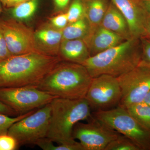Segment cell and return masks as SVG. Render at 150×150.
Wrapping results in <instances>:
<instances>
[{
  "label": "cell",
  "instance_id": "6da1fadb",
  "mask_svg": "<svg viewBox=\"0 0 150 150\" xmlns=\"http://www.w3.org/2000/svg\"><path fill=\"white\" fill-rule=\"evenodd\" d=\"M59 56L38 51L11 56L0 62V88L37 86L59 62Z\"/></svg>",
  "mask_w": 150,
  "mask_h": 150
},
{
  "label": "cell",
  "instance_id": "7a4b0ae2",
  "mask_svg": "<svg viewBox=\"0 0 150 150\" xmlns=\"http://www.w3.org/2000/svg\"><path fill=\"white\" fill-rule=\"evenodd\" d=\"M142 57L140 39L131 38L115 47L90 56L81 64L92 78L103 74L118 77L138 67Z\"/></svg>",
  "mask_w": 150,
  "mask_h": 150
},
{
  "label": "cell",
  "instance_id": "3957f363",
  "mask_svg": "<svg viewBox=\"0 0 150 150\" xmlns=\"http://www.w3.org/2000/svg\"><path fill=\"white\" fill-rule=\"evenodd\" d=\"M92 79L83 65L62 61L44 77L37 87L58 98L81 99L85 98Z\"/></svg>",
  "mask_w": 150,
  "mask_h": 150
},
{
  "label": "cell",
  "instance_id": "277c9868",
  "mask_svg": "<svg viewBox=\"0 0 150 150\" xmlns=\"http://www.w3.org/2000/svg\"><path fill=\"white\" fill-rule=\"evenodd\" d=\"M50 121L46 138L57 144H70L75 124L92 116L91 107L86 98L69 99L56 98L50 103Z\"/></svg>",
  "mask_w": 150,
  "mask_h": 150
},
{
  "label": "cell",
  "instance_id": "5b68a950",
  "mask_svg": "<svg viewBox=\"0 0 150 150\" xmlns=\"http://www.w3.org/2000/svg\"><path fill=\"white\" fill-rule=\"evenodd\" d=\"M92 115L108 127L127 137L140 150H150V131L140 124L125 108L118 106L97 110Z\"/></svg>",
  "mask_w": 150,
  "mask_h": 150
},
{
  "label": "cell",
  "instance_id": "8992f818",
  "mask_svg": "<svg viewBox=\"0 0 150 150\" xmlns=\"http://www.w3.org/2000/svg\"><path fill=\"white\" fill-rule=\"evenodd\" d=\"M51 110L50 103L40 108L14 123L9 129L8 134L16 139L19 146L36 145L39 140L47 137Z\"/></svg>",
  "mask_w": 150,
  "mask_h": 150
},
{
  "label": "cell",
  "instance_id": "52a82bcc",
  "mask_svg": "<svg viewBox=\"0 0 150 150\" xmlns=\"http://www.w3.org/2000/svg\"><path fill=\"white\" fill-rule=\"evenodd\" d=\"M56 98L35 86L0 88V101L19 115L43 107Z\"/></svg>",
  "mask_w": 150,
  "mask_h": 150
},
{
  "label": "cell",
  "instance_id": "ba28073f",
  "mask_svg": "<svg viewBox=\"0 0 150 150\" xmlns=\"http://www.w3.org/2000/svg\"><path fill=\"white\" fill-rule=\"evenodd\" d=\"M117 78L121 91L118 105L125 109L142 102L150 90V68L144 65L139 64Z\"/></svg>",
  "mask_w": 150,
  "mask_h": 150
},
{
  "label": "cell",
  "instance_id": "9c48e42d",
  "mask_svg": "<svg viewBox=\"0 0 150 150\" xmlns=\"http://www.w3.org/2000/svg\"><path fill=\"white\" fill-rule=\"evenodd\" d=\"M88 120L87 123H76L73 131V138L79 140L84 150H105L120 134L92 115Z\"/></svg>",
  "mask_w": 150,
  "mask_h": 150
},
{
  "label": "cell",
  "instance_id": "30bf717a",
  "mask_svg": "<svg viewBox=\"0 0 150 150\" xmlns=\"http://www.w3.org/2000/svg\"><path fill=\"white\" fill-rule=\"evenodd\" d=\"M121 97L117 77L103 74L92 78L85 98L91 108L97 110H108L118 105Z\"/></svg>",
  "mask_w": 150,
  "mask_h": 150
},
{
  "label": "cell",
  "instance_id": "8fae6325",
  "mask_svg": "<svg viewBox=\"0 0 150 150\" xmlns=\"http://www.w3.org/2000/svg\"><path fill=\"white\" fill-rule=\"evenodd\" d=\"M0 29L12 56L38 51L34 31L21 22L0 18Z\"/></svg>",
  "mask_w": 150,
  "mask_h": 150
},
{
  "label": "cell",
  "instance_id": "7c38bea8",
  "mask_svg": "<svg viewBox=\"0 0 150 150\" xmlns=\"http://www.w3.org/2000/svg\"><path fill=\"white\" fill-rule=\"evenodd\" d=\"M121 12L129 25L131 36L140 38L144 35L146 13L138 0H110Z\"/></svg>",
  "mask_w": 150,
  "mask_h": 150
},
{
  "label": "cell",
  "instance_id": "4fadbf2b",
  "mask_svg": "<svg viewBox=\"0 0 150 150\" xmlns=\"http://www.w3.org/2000/svg\"><path fill=\"white\" fill-rule=\"evenodd\" d=\"M34 32L38 51L48 56H59L63 30L57 29L49 23L40 25Z\"/></svg>",
  "mask_w": 150,
  "mask_h": 150
},
{
  "label": "cell",
  "instance_id": "5bb4252c",
  "mask_svg": "<svg viewBox=\"0 0 150 150\" xmlns=\"http://www.w3.org/2000/svg\"><path fill=\"white\" fill-rule=\"evenodd\" d=\"M125 40L126 39L121 35L100 25L92 29L88 36L83 40L91 56L115 47Z\"/></svg>",
  "mask_w": 150,
  "mask_h": 150
},
{
  "label": "cell",
  "instance_id": "9a60e30c",
  "mask_svg": "<svg viewBox=\"0 0 150 150\" xmlns=\"http://www.w3.org/2000/svg\"><path fill=\"white\" fill-rule=\"evenodd\" d=\"M59 56L62 61L81 64L90 55L83 40L74 39L62 41Z\"/></svg>",
  "mask_w": 150,
  "mask_h": 150
},
{
  "label": "cell",
  "instance_id": "2e32d148",
  "mask_svg": "<svg viewBox=\"0 0 150 150\" xmlns=\"http://www.w3.org/2000/svg\"><path fill=\"white\" fill-rule=\"evenodd\" d=\"M100 25L126 40L133 38L126 19L110 1Z\"/></svg>",
  "mask_w": 150,
  "mask_h": 150
},
{
  "label": "cell",
  "instance_id": "e0dca14e",
  "mask_svg": "<svg viewBox=\"0 0 150 150\" xmlns=\"http://www.w3.org/2000/svg\"><path fill=\"white\" fill-rule=\"evenodd\" d=\"M40 1L29 0L13 7H4L2 18L12 19L21 22L29 20L36 13Z\"/></svg>",
  "mask_w": 150,
  "mask_h": 150
},
{
  "label": "cell",
  "instance_id": "ac0fdd59",
  "mask_svg": "<svg viewBox=\"0 0 150 150\" xmlns=\"http://www.w3.org/2000/svg\"><path fill=\"white\" fill-rule=\"evenodd\" d=\"M110 1L108 0H88L85 1V17L91 30L101 24Z\"/></svg>",
  "mask_w": 150,
  "mask_h": 150
},
{
  "label": "cell",
  "instance_id": "d6986e66",
  "mask_svg": "<svg viewBox=\"0 0 150 150\" xmlns=\"http://www.w3.org/2000/svg\"><path fill=\"white\" fill-rule=\"evenodd\" d=\"M91 30L90 25L85 16L77 21L69 23L63 30L62 41L64 40H84Z\"/></svg>",
  "mask_w": 150,
  "mask_h": 150
},
{
  "label": "cell",
  "instance_id": "ffe728a7",
  "mask_svg": "<svg viewBox=\"0 0 150 150\" xmlns=\"http://www.w3.org/2000/svg\"><path fill=\"white\" fill-rule=\"evenodd\" d=\"M140 124L150 131V106L144 101L132 105L126 108Z\"/></svg>",
  "mask_w": 150,
  "mask_h": 150
},
{
  "label": "cell",
  "instance_id": "44dd1931",
  "mask_svg": "<svg viewBox=\"0 0 150 150\" xmlns=\"http://www.w3.org/2000/svg\"><path fill=\"white\" fill-rule=\"evenodd\" d=\"M36 145L44 150H84L79 142L76 141L73 143L58 144V146H55L47 138L39 140Z\"/></svg>",
  "mask_w": 150,
  "mask_h": 150
},
{
  "label": "cell",
  "instance_id": "7402d4cb",
  "mask_svg": "<svg viewBox=\"0 0 150 150\" xmlns=\"http://www.w3.org/2000/svg\"><path fill=\"white\" fill-rule=\"evenodd\" d=\"M69 23L85 16V6L83 0H73L67 12Z\"/></svg>",
  "mask_w": 150,
  "mask_h": 150
},
{
  "label": "cell",
  "instance_id": "603a6c76",
  "mask_svg": "<svg viewBox=\"0 0 150 150\" xmlns=\"http://www.w3.org/2000/svg\"><path fill=\"white\" fill-rule=\"evenodd\" d=\"M105 150H140L139 148L127 137L120 134L109 143Z\"/></svg>",
  "mask_w": 150,
  "mask_h": 150
},
{
  "label": "cell",
  "instance_id": "cb8c5ba5",
  "mask_svg": "<svg viewBox=\"0 0 150 150\" xmlns=\"http://www.w3.org/2000/svg\"><path fill=\"white\" fill-rule=\"evenodd\" d=\"M35 111V110H32L25 114L14 117L0 113V135L7 133L10 127L14 123L31 114Z\"/></svg>",
  "mask_w": 150,
  "mask_h": 150
},
{
  "label": "cell",
  "instance_id": "d4e9b609",
  "mask_svg": "<svg viewBox=\"0 0 150 150\" xmlns=\"http://www.w3.org/2000/svg\"><path fill=\"white\" fill-rule=\"evenodd\" d=\"M19 147L16 139L8 133L0 135V150H15Z\"/></svg>",
  "mask_w": 150,
  "mask_h": 150
},
{
  "label": "cell",
  "instance_id": "484cf974",
  "mask_svg": "<svg viewBox=\"0 0 150 150\" xmlns=\"http://www.w3.org/2000/svg\"><path fill=\"white\" fill-rule=\"evenodd\" d=\"M142 47V60L140 64L150 68V40L146 38H140Z\"/></svg>",
  "mask_w": 150,
  "mask_h": 150
},
{
  "label": "cell",
  "instance_id": "4316f807",
  "mask_svg": "<svg viewBox=\"0 0 150 150\" xmlns=\"http://www.w3.org/2000/svg\"><path fill=\"white\" fill-rule=\"evenodd\" d=\"M50 23L57 29L63 30L69 24L67 14L62 13L49 19Z\"/></svg>",
  "mask_w": 150,
  "mask_h": 150
},
{
  "label": "cell",
  "instance_id": "83f0119b",
  "mask_svg": "<svg viewBox=\"0 0 150 150\" xmlns=\"http://www.w3.org/2000/svg\"><path fill=\"white\" fill-rule=\"evenodd\" d=\"M11 56L5 38L0 29V62L8 59Z\"/></svg>",
  "mask_w": 150,
  "mask_h": 150
},
{
  "label": "cell",
  "instance_id": "f1b7e54d",
  "mask_svg": "<svg viewBox=\"0 0 150 150\" xmlns=\"http://www.w3.org/2000/svg\"><path fill=\"white\" fill-rule=\"evenodd\" d=\"M0 113L6 114L11 116H16L19 115L10 107L6 105L1 101H0Z\"/></svg>",
  "mask_w": 150,
  "mask_h": 150
},
{
  "label": "cell",
  "instance_id": "f546056e",
  "mask_svg": "<svg viewBox=\"0 0 150 150\" xmlns=\"http://www.w3.org/2000/svg\"><path fill=\"white\" fill-rule=\"evenodd\" d=\"M71 0H53L55 8L58 11H62L67 8Z\"/></svg>",
  "mask_w": 150,
  "mask_h": 150
},
{
  "label": "cell",
  "instance_id": "4dcf8cb0",
  "mask_svg": "<svg viewBox=\"0 0 150 150\" xmlns=\"http://www.w3.org/2000/svg\"><path fill=\"white\" fill-rule=\"evenodd\" d=\"M143 37L146 38L150 40V16L147 14L145 22L144 35Z\"/></svg>",
  "mask_w": 150,
  "mask_h": 150
},
{
  "label": "cell",
  "instance_id": "1f68e13d",
  "mask_svg": "<svg viewBox=\"0 0 150 150\" xmlns=\"http://www.w3.org/2000/svg\"><path fill=\"white\" fill-rule=\"evenodd\" d=\"M145 12L150 16V0H138Z\"/></svg>",
  "mask_w": 150,
  "mask_h": 150
},
{
  "label": "cell",
  "instance_id": "d6a6232c",
  "mask_svg": "<svg viewBox=\"0 0 150 150\" xmlns=\"http://www.w3.org/2000/svg\"><path fill=\"white\" fill-rule=\"evenodd\" d=\"M28 1L29 0H9L4 7H13Z\"/></svg>",
  "mask_w": 150,
  "mask_h": 150
},
{
  "label": "cell",
  "instance_id": "836d02e7",
  "mask_svg": "<svg viewBox=\"0 0 150 150\" xmlns=\"http://www.w3.org/2000/svg\"><path fill=\"white\" fill-rule=\"evenodd\" d=\"M143 101L150 106V90L145 96Z\"/></svg>",
  "mask_w": 150,
  "mask_h": 150
},
{
  "label": "cell",
  "instance_id": "e575fe53",
  "mask_svg": "<svg viewBox=\"0 0 150 150\" xmlns=\"http://www.w3.org/2000/svg\"><path fill=\"white\" fill-rule=\"evenodd\" d=\"M3 8H4V6H3V4H2L1 2L0 1V15L2 13Z\"/></svg>",
  "mask_w": 150,
  "mask_h": 150
},
{
  "label": "cell",
  "instance_id": "d590c367",
  "mask_svg": "<svg viewBox=\"0 0 150 150\" xmlns=\"http://www.w3.org/2000/svg\"><path fill=\"white\" fill-rule=\"evenodd\" d=\"M9 0H0V1H1L2 4L3 6H4L6 4V3Z\"/></svg>",
  "mask_w": 150,
  "mask_h": 150
},
{
  "label": "cell",
  "instance_id": "8d00e7d4",
  "mask_svg": "<svg viewBox=\"0 0 150 150\" xmlns=\"http://www.w3.org/2000/svg\"><path fill=\"white\" fill-rule=\"evenodd\" d=\"M84 1H88V0H83Z\"/></svg>",
  "mask_w": 150,
  "mask_h": 150
}]
</instances>
